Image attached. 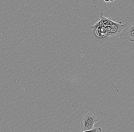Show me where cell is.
Wrapping results in <instances>:
<instances>
[{
	"mask_svg": "<svg viewBox=\"0 0 134 132\" xmlns=\"http://www.w3.org/2000/svg\"><path fill=\"white\" fill-rule=\"evenodd\" d=\"M125 28L123 32L120 35L122 40H129L134 42V17L127 16L125 20Z\"/></svg>",
	"mask_w": 134,
	"mask_h": 132,
	"instance_id": "1",
	"label": "cell"
},
{
	"mask_svg": "<svg viewBox=\"0 0 134 132\" xmlns=\"http://www.w3.org/2000/svg\"><path fill=\"white\" fill-rule=\"evenodd\" d=\"M108 29L107 37L112 36L114 37L116 35H120L123 30L125 28V25H122L114 22L111 26H107Z\"/></svg>",
	"mask_w": 134,
	"mask_h": 132,
	"instance_id": "2",
	"label": "cell"
},
{
	"mask_svg": "<svg viewBox=\"0 0 134 132\" xmlns=\"http://www.w3.org/2000/svg\"><path fill=\"white\" fill-rule=\"evenodd\" d=\"M95 32L96 36L98 37H107L108 33V29L107 27L99 26L96 28Z\"/></svg>",
	"mask_w": 134,
	"mask_h": 132,
	"instance_id": "3",
	"label": "cell"
},
{
	"mask_svg": "<svg viewBox=\"0 0 134 132\" xmlns=\"http://www.w3.org/2000/svg\"><path fill=\"white\" fill-rule=\"evenodd\" d=\"M84 122L90 125L93 126L94 124L98 121L95 116L93 113L90 112L88 113L85 115L82 119Z\"/></svg>",
	"mask_w": 134,
	"mask_h": 132,
	"instance_id": "4",
	"label": "cell"
},
{
	"mask_svg": "<svg viewBox=\"0 0 134 132\" xmlns=\"http://www.w3.org/2000/svg\"><path fill=\"white\" fill-rule=\"evenodd\" d=\"M80 127L81 129V131H89L94 128L93 126L85 122L83 119H82L80 122Z\"/></svg>",
	"mask_w": 134,
	"mask_h": 132,
	"instance_id": "5",
	"label": "cell"
},
{
	"mask_svg": "<svg viewBox=\"0 0 134 132\" xmlns=\"http://www.w3.org/2000/svg\"><path fill=\"white\" fill-rule=\"evenodd\" d=\"M102 129L100 128H94L91 130L89 131H81L80 132H101Z\"/></svg>",
	"mask_w": 134,
	"mask_h": 132,
	"instance_id": "6",
	"label": "cell"
},
{
	"mask_svg": "<svg viewBox=\"0 0 134 132\" xmlns=\"http://www.w3.org/2000/svg\"><path fill=\"white\" fill-rule=\"evenodd\" d=\"M0 40H1V39H0Z\"/></svg>",
	"mask_w": 134,
	"mask_h": 132,
	"instance_id": "7",
	"label": "cell"
}]
</instances>
